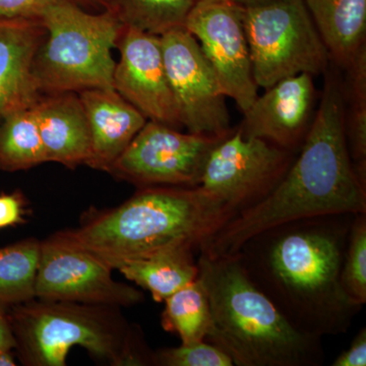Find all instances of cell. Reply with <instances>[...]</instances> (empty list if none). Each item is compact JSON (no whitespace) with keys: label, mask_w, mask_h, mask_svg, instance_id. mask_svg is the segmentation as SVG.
Segmentation results:
<instances>
[{"label":"cell","mask_w":366,"mask_h":366,"mask_svg":"<svg viewBox=\"0 0 366 366\" xmlns=\"http://www.w3.org/2000/svg\"><path fill=\"white\" fill-rule=\"evenodd\" d=\"M354 215L336 214L281 224L236 252L245 271L301 333L322 339L346 333L360 305L341 285Z\"/></svg>","instance_id":"cell-1"},{"label":"cell","mask_w":366,"mask_h":366,"mask_svg":"<svg viewBox=\"0 0 366 366\" xmlns=\"http://www.w3.org/2000/svg\"><path fill=\"white\" fill-rule=\"evenodd\" d=\"M319 107L300 155L261 201L238 212L199 247L209 257L235 254L247 240L281 224L336 214H366V182L351 160L344 90L326 71Z\"/></svg>","instance_id":"cell-2"},{"label":"cell","mask_w":366,"mask_h":366,"mask_svg":"<svg viewBox=\"0 0 366 366\" xmlns=\"http://www.w3.org/2000/svg\"><path fill=\"white\" fill-rule=\"evenodd\" d=\"M236 215L203 187H141L120 206L89 212L78 228L50 236L86 250L112 269L162 250L199 249Z\"/></svg>","instance_id":"cell-3"},{"label":"cell","mask_w":366,"mask_h":366,"mask_svg":"<svg viewBox=\"0 0 366 366\" xmlns=\"http://www.w3.org/2000/svg\"><path fill=\"white\" fill-rule=\"evenodd\" d=\"M197 278L211 307L209 343L237 366H320L322 339L297 331L257 287L237 255L201 254Z\"/></svg>","instance_id":"cell-4"},{"label":"cell","mask_w":366,"mask_h":366,"mask_svg":"<svg viewBox=\"0 0 366 366\" xmlns=\"http://www.w3.org/2000/svg\"><path fill=\"white\" fill-rule=\"evenodd\" d=\"M119 307L38 298L6 312L16 356L25 366H66L74 347L106 365H153L143 332Z\"/></svg>","instance_id":"cell-5"},{"label":"cell","mask_w":366,"mask_h":366,"mask_svg":"<svg viewBox=\"0 0 366 366\" xmlns=\"http://www.w3.org/2000/svg\"><path fill=\"white\" fill-rule=\"evenodd\" d=\"M41 21L46 35L33 64L39 95L113 88L112 50L124 26L110 11L91 14L74 0H55Z\"/></svg>","instance_id":"cell-6"},{"label":"cell","mask_w":366,"mask_h":366,"mask_svg":"<svg viewBox=\"0 0 366 366\" xmlns=\"http://www.w3.org/2000/svg\"><path fill=\"white\" fill-rule=\"evenodd\" d=\"M252 74L259 88H271L300 74H326L329 52L303 0H273L243 6Z\"/></svg>","instance_id":"cell-7"},{"label":"cell","mask_w":366,"mask_h":366,"mask_svg":"<svg viewBox=\"0 0 366 366\" xmlns=\"http://www.w3.org/2000/svg\"><path fill=\"white\" fill-rule=\"evenodd\" d=\"M229 134H183L148 120L108 173L139 189L199 187L209 154Z\"/></svg>","instance_id":"cell-8"},{"label":"cell","mask_w":366,"mask_h":366,"mask_svg":"<svg viewBox=\"0 0 366 366\" xmlns=\"http://www.w3.org/2000/svg\"><path fill=\"white\" fill-rule=\"evenodd\" d=\"M295 153L236 127L209 154L199 187L215 194L236 214L261 201L278 184Z\"/></svg>","instance_id":"cell-9"},{"label":"cell","mask_w":366,"mask_h":366,"mask_svg":"<svg viewBox=\"0 0 366 366\" xmlns=\"http://www.w3.org/2000/svg\"><path fill=\"white\" fill-rule=\"evenodd\" d=\"M234 0H197L184 28L199 42L226 98L245 112L259 96L242 19Z\"/></svg>","instance_id":"cell-10"},{"label":"cell","mask_w":366,"mask_h":366,"mask_svg":"<svg viewBox=\"0 0 366 366\" xmlns=\"http://www.w3.org/2000/svg\"><path fill=\"white\" fill-rule=\"evenodd\" d=\"M160 40L182 127L192 134L211 136L232 132L225 95L196 38L180 26L164 33Z\"/></svg>","instance_id":"cell-11"},{"label":"cell","mask_w":366,"mask_h":366,"mask_svg":"<svg viewBox=\"0 0 366 366\" xmlns=\"http://www.w3.org/2000/svg\"><path fill=\"white\" fill-rule=\"evenodd\" d=\"M113 269L96 255L48 238L41 242L35 298L129 307L144 293L115 281Z\"/></svg>","instance_id":"cell-12"},{"label":"cell","mask_w":366,"mask_h":366,"mask_svg":"<svg viewBox=\"0 0 366 366\" xmlns=\"http://www.w3.org/2000/svg\"><path fill=\"white\" fill-rule=\"evenodd\" d=\"M115 48L120 57L113 72V89L150 122L182 127L164 66L160 36L122 26Z\"/></svg>","instance_id":"cell-13"},{"label":"cell","mask_w":366,"mask_h":366,"mask_svg":"<svg viewBox=\"0 0 366 366\" xmlns=\"http://www.w3.org/2000/svg\"><path fill=\"white\" fill-rule=\"evenodd\" d=\"M317 93L314 76L300 74L281 79L257 96L237 127L244 137H257L293 153L310 131Z\"/></svg>","instance_id":"cell-14"},{"label":"cell","mask_w":366,"mask_h":366,"mask_svg":"<svg viewBox=\"0 0 366 366\" xmlns=\"http://www.w3.org/2000/svg\"><path fill=\"white\" fill-rule=\"evenodd\" d=\"M91 132L86 165L108 172L148 119L114 89L79 92Z\"/></svg>","instance_id":"cell-15"},{"label":"cell","mask_w":366,"mask_h":366,"mask_svg":"<svg viewBox=\"0 0 366 366\" xmlns=\"http://www.w3.org/2000/svg\"><path fill=\"white\" fill-rule=\"evenodd\" d=\"M32 108L46 161L67 168L86 165L91 155V132L79 94H42Z\"/></svg>","instance_id":"cell-16"},{"label":"cell","mask_w":366,"mask_h":366,"mask_svg":"<svg viewBox=\"0 0 366 366\" xmlns=\"http://www.w3.org/2000/svg\"><path fill=\"white\" fill-rule=\"evenodd\" d=\"M45 35L41 19H0V117L39 97L33 64Z\"/></svg>","instance_id":"cell-17"},{"label":"cell","mask_w":366,"mask_h":366,"mask_svg":"<svg viewBox=\"0 0 366 366\" xmlns=\"http://www.w3.org/2000/svg\"><path fill=\"white\" fill-rule=\"evenodd\" d=\"M330 59L347 69L366 47V0H303Z\"/></svg>","instance_id":"cell-18"},{"label":"cell","mask_w":366,"mask_h":366,"mask_svg":"<svg viewBox=\"0 0 366 366\" xmlns=\"http://www.w3.org/2000/svg\"><path fill=\"white\" fill-rule=\"evenodd\" d=\"M192 250L187 247L162 250L141 259L118 262L114 269L148 290L154 300L162 302L199 276Z\"/></svg>","instance_id":"cell-19"},{"label":"cell","mask_w":366,"mask_h":366,"mask_svg":"<svg viewBox=\"0 0 366 366\" xmlns=\"http://www.w3.org/2000/svg\"><path fill=\"white\" fill-rule=\"evenodd\" d=\"M47 162L32 105L0 117V170L30 169Z\"/></svg>","instance_id":"cell-20"},{"label":"cell","mask_w":366,"mask_h":366,"mask_svg":"<svg viewBox=\"0 0 366 366\" xmlns=\"http://www.w3.org/2000/svg\"><path fill=\"white\" fill-rule=\"evenodd\" d=\"M41 242L28 238L0 247V310L35 298Z\"/></svg>","instance_id":"cell-21"},{"label":"cell","mask_w":366,"mask_h":366,"mask_svg":"<svg viewBox=\"0 0 366 366\" xmlns=\"http://www.w3.org/2000/svg\"><path fill=\"white\" fill-rule=\"evenodd\" d=\"M194 0H101L125 28L161 36L184 26Z\"/></svg>","instance_id":"cell-22"},{"label":"cell","mask_w":366,"mask_h":366,"mask_svg":"<svg viewBox=\"0 0 366 366\" xmlns=\"http://www.w3.org/2000/svg\"><path fill=\"white\" fill-rule=\"evenodd\" d=\"M163 329L178 335L182 343L204 341L211 327V307L204 284L199 278L179 289L165 301Z\"/></svg>","instance_id":"cell-23"},{"label":"cell","mask_w":366,"mask_h":366,"mask_svg":"<svg viewBox=\"0 0 366 366\" xmlns=\"http://www.w3.org/2000/svg\"><path fill=\"white\" fill-rule=\"evenodd\" d=\"M348 72L349 110L345 112L347 144L351 160L362 182H366V47Z\"/></svg>","instance_id":"cell-24"},{"label":"cell","mask_w":366,"mask_h":366,"mask_svg":"<svg viewBox=\"0 0 366 366\" xmlns=\"http://www.w3.org/2000/svg\"><path fill=\"white\" fill-rule=\"evenodd\" d=\"M340 279L347 296L363 307L366 303V214L353 217Z\"/></svg>","instance_id":"cell-25"},{"label":"cell","mask_w":366,"mask_h":366,"mask_svg":"<svg viewBox=\"0 0 366 366\" xmlns=\"http://www.w3.org/2000/svg\"><path fill=\"white\" fill-rule=\"evenodd\" d=\"M155 366H233L228 354L207 342L182 343L174 348L159 349L153 352Z\"/></svg>","instance_id":"cell-26"},{"label":"cell","mask_w":366,"mask_h":366,"mask_svg":"<svg viewBox=\"0 0 366 366\" xmlns=\"http://www.w3.org/2000/svg\"><path fill=\"white\" fill-rule=\"evenodd\" d=\"M55 0H0V19H41Z\"/></svg>","instance_id":"cell-27"},{"label":"cell","mask_w":366,"mask_h":366,"mask_svg":"<svg viewBox=\"0 0 366 366\" xmlns=\"http://www.w3.org/2000/svg\"><path fill=\"white\" fill-rule=\"evenodd\" d=\"M25 201L21 192L0 194V229L26 223Z\"/></svg>","instance_id":"cell-28"},{"label":"cell","mask_w":366,"mask_h":366,"mask_svg":"<svg viewBox=\"0 0 366 366\" xmlns=\"http://www.w3.org/2000/svg\"><path fill=\"white\" fill-rule=\"evenodd\" d=\"M333 366L366 365V329L362 327L347 350L343 351L332 363Z\"/></svg>","instance_id":"cell-29"},{"label":"cell","mask_w":366,"mask_h":366,"mask_svg":"<svg viewBox=\"0 0 366 366\" xmlns=\"http://www.w3.org/2000/svg\"><path fill=\"white\" fill-rule=\"evenodd\" d=\"M14 342L6 310H0V350H14Z\"/></svg>","instance_id":"cell-30"},{"label":"cell","mask_w":366,"mask_h":366,"mask_svg":"<svg viewBox=\"0 0 366 366\" xmlns=\"http://www.w3.org/2000/svg\"><path fill=\"white\" fill-rule=\"evenodd\" d=\"M14 350H0V366H16Z\"/></svg>","instance_id":"cell-31"},{"label":"cell","mask_w":366,"mask_h":366,"mask_svg":"<svg viewBox=\"0 0 366 366\" xmlns=\"http://www.w3.org/2000/svg\"><path fill=\"white\" fill-rule=\"evenodd\" d=\"M234 1L242 6H252L266 4V2L273 1V0H234Z\"/></svg>","instance_id":"cell-32"},{"label":"cell","mask_w":366,"mask_h":366,"mask_svg":"<svg viewBox=\"0 0 366 366\" xmlns=\"http://www.w3.org/2000/svg\"><path fill=\"white\" fill-rule=\"evenodd\" d=\"M76 4H99L101 6V0H74Z\"/></svg>","instance_id":"cell-33"},{"label":"cell","mask_w":366,"mask_h":366,"mask_svg":"<svg viewBox=\"0 0 366 366\" xmlns=\"http://www.w3.org/2000/svg\"><path fill=\"white\" fill-rule=\"evenodd\" d=\"M194 1H197V0H194Z\"/></svg>","instance_id":"cell-34"}]
</instances>
